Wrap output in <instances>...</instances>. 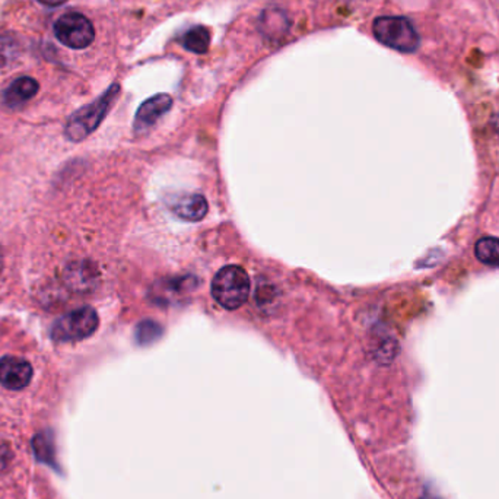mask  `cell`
Here are the masks:
<instances>
[{
    "label": "cell",
    "instance_id": "5b68a950",
    "mask_svg": "<svg viewBox=\"0 0 499 499\" xmlns=\"http://www.w3.org/2000/svg\"><path fill=\"white\" fill-rule=\"evenodd\" d=\"M54 33L59 42L69 49H87L95 38L91 21L78 12H69L57 19Z\"/></svg>",
    "mask_w": 499,
    "mask_h": 499
},
{
    "label": "cell",
    "instance_id": "8992f818",
    "mask_svg": "<svg viewBox=\"0 0 499 499\" xmlns=\"http://www.w3.org/2000/svg\"><path fill=\"white\" fill-rule=\"evenodd\" d=\"M196 287V278L190 277V275L165 278V279L154 284L149 297L154 303L159 304V306H174V304L182 303L183 298H187Z\"/></svg>",
    "mask_w": 499,
    "mask_h": 499
},
{
    "label": "cell",
    "instance_id": "9c48e42d",
    "mask_svg": "<svg viewBox=\"0 0 499 499\" xmlns=\"http://www.w3.org/2000/svg\"><path fill=\"white\" fill-rule=\"evenodd\" d=\"M171 212L187 222H199L208 215L209 204L199 193H185L175 197L170 203Z\"/></svg>",
    "mask_w": 499,
    "mask_h": 499
},
{
    "label": "cell",
    "instance_id": "30bf717a",
    "mask_svg": "<svg viewBox=\"0 0 499 499\" xmlns=\"http://www.w3.org/2000/svg\"><path fill=\"white\" fill-rule=\"evenodd\" d=\"M40 85L34 78L30 76H23L9 85L4 92L5 106L9 108H19L24 104H27L28 101L34 99L37 95Z\"/></svg>",
    "mask_w": 499,
    "mask_h": 499
},
{
    "label": "cell",
    "instance_id": "7a4b0ae2",
    "mask_svg": "<svg viewBox=\"0 0 499 499\" xmlns=\"http://www.w3.org/2000/svg\"><path fill=\"white\" fill-rule=\"evenodd\" d=\"M250 278L244 268L230 265L221 268L212 280L213 299L225 310L234 311L241 308L250 297Z\"/></svg>",
    "mask_w": 499,
    "mask_h": 499
},
{
    "label": "cell",
    "instance_id": "e0dca14e",
    "mask_svg": "<svg viewBox=\"0 0 499 499\" xmlns=\"http://www.w3.org/2000/svg\"><path fill=\"white\" fill-rule=\"evenodd\" d=\"M2 268H4V251H2V247H0V273H2Z\"/></svg>",
    "mask_w": 499,
    "mask_h": 499
},
{
    "label": "cell",
    "instance_id": "52a82bcc",
    "mask_svg": "<svg viewBox=\"0 0 499 499\" xmlns=\"http://www.w3.org/2000/svg\"><path fill=\"white\" fill-rule=\"evenodd\" d=\"M33 379V367L28 361L18 356L0 358V384L9 390H23Z\"/></svg>",
    "mask_w": 499,
    "mask_h": 499
},
{
    "label": "cell",
    "instance_id": "5bb4252c",
    "mask_svg": "<svg viewBox=\"0 0 499 499\" xmlns=\"http://www.w3.org/2000/svg\"><path fill=\"white\" fill-rule=\"evenodd\" d=\"M16 50L18 44L12 35L0 34V66L9 65L15 59Z\"/></svg>",
    "mask_w": 499,
    "mask_h": 499
},
{
    "label": "cell",
    "instance_id": "ba28073f",
    "mask_svg": "<svg viewBox=\"0 0 499 499\" xmlns=\"http://www.w3.org/2000/svg\"><path fill=\"white\" fill-rule=\"evenodd\" d=\"M173 106V99L170 95L159 94L146 101L139 107L137 118H135V132L144 133L151 129L164 114L168 113Z\"/></svg>",
    "mask_w": 499,
    "mask_h": 499
},
{
    "label": "cell",
    "instance_id": "7c38bea8",
    "mask_svg": "<svg viewBox=\"0 0 499 499\" xmlns=\"http://www.w3.org/2000/svg\"><path fill=\"white\" fill-rule=\"evenodd\" d=\"M164 334V327L159 325L155 320L146 318L142 320L139 325H137L135 330V339L137 344L140 346H149V344L158 342Z\"/></svg>",
    "mask_w": 499,
    "mask_h": 499
},
{
    "label": "cell",
    "instance_id": "2e32d148",
    "mask_svg": "<svg viewBox=\"0 0 499 499\" xmlns=\"http://www.w3.org/2000/svg\"><path fill=\"white\" fill-rule=\"evenodd\" d=\"M494 129H495L496 133L499 135V113L496 114L495 118H494Z\"/></svg>",
    "mask_w": 499,
    "mask_h": 499
},
{
    "label": "cell",
    "instance_id": "8fae6325",
    "mask_svg": "<svg viewBox=\"0 0 499 499\" xmlns=\"http://www.w3.org/2000/svg\"><path fill=\"white\" fill-rule=\"evenodd\" d=\"M211 44V33L208 28L194 27L185 33L183 37V46L192 53L203 54L208 52Z\"/></svg>",
    "mask_w": 499,
    "mask_h": 499
},
{
    "label": "cell",
    "instance_id": "9a60e30c",
    "mask_svg": "<svg viewBox=\"0 0 499 499\" xmlns=\"http://www.w3.org/2000/svg\"><path fill=\"white\" fill-rule=\"evenodd\" d=\"M40 4L47 5V6H61L65 4L66 0H38Z\"/></svg>",
    "mask_w": 499,
    "mask_h": 499
},
{
    "label": "cell",
    "instance_id": "6da1fadb",
    "mask_svg": "<svg viewBox=\"0 0 499 499\" xmlns=\"http://www.w3.org/2000/svg\"><path fill=\"white\" fill-rule=\"evenodd\" d=\"M118 92H120V87L118 83H114L113 87L108 88L99 99H95L91 104L82 107L80 110L72 114V118H69L68 125H66L65 132L68 139L72 142H80L99 129V126L106 118L114 101L118 99Z\"/></svg>",
    "mask_w": 499,
    "mask_h": 499
},
{
    "label": "cell",
    "instance_id": "3957f363",
    "mask_svg": "<svg viewBox=\"0 0 499 499\" xmlns=\"http://www.w3.org/2000/svg\"><path fill=\"white\" fill-rule=\"evenodd\" d=\"M374 35L390 49L412 53L419 46V35L409 19L401 16H381L375 19Z\"/></svg>",
    "mask_w": 499,
    "mask_h": 499
},
{
    "label": "cell",
    "instance_id": "277c9868",
    "mask_svg": "<svg viewBox=\"0 0 499 499\" xmlns=\"http://www.w3.org/2000/svg\"><path fill=\"white\" fill-rule=\"evenodd\" d=\"M99 325V317L92 306H82L59 318L52 325L54 342H80L92 336Z\"/></svg>",
    "mask_w": 499,
    "mask_h": 499
},
{
    "label": "cell",
    "instance_id": "4fadbf2b",
    "mask_svg": "<svg viewBox=\"0 0 499 499\" xmlns=\"http://www.w3.org/2000/svg\"><path fill=\"white\" fill-rule=\"evenodd\" d=\"M475 254L477 260L485 265L496 266L499 268V239L485 237L479 240L475 246Z\"/></svg>",
    "mask_w": 499,
    "mask_h": 499
}]
</instances>
